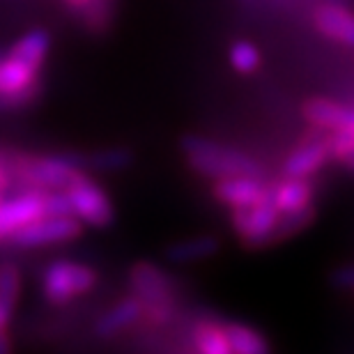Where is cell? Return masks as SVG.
<instances>
[{
	"label": "cell",
	"mask_w": 354,
	"mask_h": 354,
	"mask_svg": "<svg viewBox=\"0 0 354 354\" xmlns=\"http://www.w3.org/2000/svg\"><path fill=\"white\" fill-rule=\"evenodd\" d=\"M182 154L187 159V164L191 171H196L198 175L205 177H214V180H221V177H237V175H246V177H265V168L258 164L256 159H251L249 154L232 150V147L218 145L214 140H207L203 136H194V133H187L180 140Z\"/></svg>",
	"instance_id": "6da1fadb"
},
{
	"label": "cell",
	"mask_w": 354,
	"mask_h": 354,
	"mask_svg": "<svg viewBox=\"0 0 354 354\" xmlns=\"http://www.w3.org/2000/svg\"><path fill=\"white\" fill-rule=\"evenodd\" d=\"M129 288L140 304V317L147 324L161 327L173 320L177 299L175 286L173 279L161 267L140 260L129 269Z\"/></svg>",
	"instance_id": "7a4b0ae2"
},
{
	"label": "cell",
	"mask_w": 354,
	"mask_h": 354,
	"mask_svg": "<svg viewBox=\"0 0 354 354\" xmlns=\"http://www.w3.org/2000/svg\"><path fill=\"white\" fill-rule=\"evenodd\" d=\"M81 171L83 168L76 164L74 154H65V157H26V154H10L12 187H19V191L67 189V184Z\"/></svg>",
	"instance_id": "3957f363"
},
{
	"label": "cell",
	"mask_w": 354,
	"mask_h": 354,
	"mask_svg": "<svg viewBox=\"0 0 354 354\" xmlns=\"http://www.w3.org/2000/svg\"><path fill=\"white\" fill-rule=\"evenodd\" d=\"M39 69L14 51L0 53V109H24L37 102L44 88Z\"/></svg>",
	"instance_id": "277c9868"
},
{
	"label": "cell",
	"mask_w": 354,
	"mask_h": 354,
	"mask_svg": "<svg viewBox=\"0 0 354 354\" xmlns=\"http://www.w3.org/2000/svg\"><path fill=\"white\" fill-rule=\"evenodd\" d=\"M97 274L88 265L69 263V260H58L46 267L41 276V292L46 301L51 304H67L74 297L86 295L88 290L95 288Z\"/></svg>",
	"instance_id": "5b68a950"
},
{
	"label": "cell",
	"mask_w": 354,
	"mask_h": 354,
	"mask_svg": "<svg viewBox=\"0 0 354 354\" xmlns=\"http://www.w3.org/2000/svg\"><path fill=\"white\" fill-rule=\"evenodd\" d=\"M65 191L69 196V203H72L74 216L79 218V221L92 225V228H106V225L113 223L115 212H113L111 198L83 171L67 184Z\"/></svg>",
	"instance_id": "8992f818"
},
{
	"label": "cell",
	"mask_w": 354,
	"mask_h": 354,
	"mask_svg": "<svg viewBox=\"0 0 354 354\" xmlns=\"http://www.w3.org/2000/svg\"><path fill=\"white\" fill-rule=\"evenodd\" d=\"M276 218H279V207L272 203V198L249 207H232V228L249 249L269 246Z\"/></svg>",
	"instance_id": "52a82bcc"
},
{
	"label": "cell",
	"mask_w": 354,
	"mask_h": 354,
	"mask_svg": "<svg viewBox=\"0 0 354 354\" xmlns=\"http://www.w3.org/2000/svg\"><path fill=\"white\" fill-rule=\"evenodd\" d=\"M81 235V221L76 216H39L12 232L14 246H44L53 242H67Z\"/></svg>",
	"instance_id": "ba28073f"
},
{
	"label": "cell",
	"mask_w": 354,
	"mask_h": 354,
	"mask_svg": "<svg viewBox=\"0 0 354 354\" xmlns=\"http://www.w3.org/2000/svg\"><path fill=\"white\" fill-rule=\"evenodd\" d=\"M329 159H331L329 131L315 127V136L304 140V143L286 159V164H283V175L286 177H308L315 171H320Z\"/></svg>",
	"instance_id": "9c48e42d"
},
{
	"label": "cell",
	"mask_w": 354,
	"mask_h": 354,
	"mask_svg": "<svg viewBox=\"0 0 354 354\" xmlns=\"http://www.w3.org/2000/svg\"><path fill=\"white\" fill-rule=\"evenodd\" d=\"M39 216H44V191H21L10 201H0V242Z\"/></svg>",
	"instance_id": "30bf717a"
},
{
	"label": "cell",
	"mask_w": 354,
	"mask_h": 354,
	"mask_svg": "<svg viewBox=\"0 0 354 354\" xmlns=\"http://www.w3.org/2000/svg\"><path fill=\"white\" fill-rule=\"evenodd\" d=\"M212 194L218 203L228 205V207H249V205L269 201V184L263 182V177H221L216 180Z\"/></svg>",
	"instance_id": "8fae6325"
},
{
	"label": "cell",
	"mask_w": 354,
	"mask_h": 354,
	"mask_svg": "<svg viewBox=\"0 0 354 354\" xmlns=\"http://www.w3.org/2000/svg\"><path fill=\"white\" fill-rule=\"evenodd\" d=\"M301 111L304 118L320 129L354 131V106H343L329 99H308Z\"/></svg>",
	"instance_id": "7c38bea8"
},
{
	"label": "cell",
	"mask_w": 354,
	"mask_h": 354,
	"mask_svg": "<svg viewBox=\"0 0 354 354\" xmlns=\"http://www.w3.org/2000/svg\"><path fill=\"white\" fill-rule=\"evenodd\" d=\"M62 5L92 35H106L115 19V0H62Z\"/></svg>",
	"instance_id": "4fadbf2b"
},
{
	"label": "cell",
	"mask_w": 354,
	"mask_h": 354,
	"mask_svg": "<svg viewBox=\"0 0 354 354\" xmlns=\"http://www.w3.org/2000/svg\"><path fill=\"white\" fill-rule=\"evenodd\" d=\"M313 21L324 37L354 48V14L338 5H322L313 14Z\"/></svg>",
	"instance_id": "5bb4252c"
},
{
	"label": "cell",
	"mask_w": 354,
	"mask_h": 354,
	"mask_svg": "<svg viewBox=\"0 0 354 354\" xmlns=\"http://www.w3.org/2000/svg\"><path fill=\"white\" fill-rule=\"evenodd\" d=\"M269 196H272V203L279 207V212L297 209L313 203L315 184L308 177H286L281 182L269 184Z\"/></svg>",
	"instance_id": "9a60e30c"
},
{
	"label": "cell",
	"mask_w": 354,
	"mask_h": 354,
	"mask_svg": "<svg viewBox=\"0 0 354 354\" xmlns=\"http://www.w3.org/2000/svg\"><path fill=\"white\" fill-rule=\"evenodd\" d=\"M221 251V239L214 235H198V237H189L182 239V242H175L166 249V258L171 263L177 265H189V263H198V260H207L212 256Z\"/></svg>",
	"instance_id": "2e32d148"
},
{
	"label": "cell",
	"mask_w": 354,
	"mask_h": 354,
	"mask_svg": "<svg viewBox=\"0 0 354 354\" xmlns=\"http://www.w3.org/2000/svg\"><path fill=\"white\" fill-rule=\"evenodd\" d=\"M140 320V304L136 297H127V299L118 301L115 306L106 310L104 315H99V320L95 324V334L99 338H111L124 331L127 327H131L133 322Z\"/></svg>",
	"instance_id": "e0dca14e"
},
{
	"label": "cell",
	"mask_w": 354,
	"mask_h": 354,
	"mask_svg": "<svg viewBox=\"0 0 354 354\" xmlns=\"http://www.w3.org/2000/svg\"><path fill=\"white\" fill-rule=\"evenodd\" d=\"M194 350L201 354H228V338H225L223 324H216L212 320H198L191 331Z\"/></svg>",
	"instance_id": "ac0fdd59"
},
{
	"label": "cell",
	"mask_w": 354,
	"mask_h": 354,
	"mask_svg": "<svg viewBox=\"0 0 354 354\" xmlns=\"http://www.w3.org/2000/svg\"><path fill=\"white\" fill-rule=\"evenodd\" d=\"M74 159L83 171H122L133 164V152L127 147H113L92 154H74Z\"/></svg>",
	"instance_id": "d6986e66"
},
{
	"label": "cell",
	"mask_w": 354,
	"mask_h": 354,
	"mask_svg": "<svg viewBox=\"0 0 354 354\" xmlns=\"http://www.w3.org/2000/svg\"><path fill=\"white\" fill-rule=\"evenodd\" d=\"M313 221H315L313 203L304 205V207H297V209L279 212V218H276V225L272 230V237H269V244H279V242H283V239L297 235L299 230L308 228Z\"/></svg>",
	"instance_id": "ffe728a7"
},
{
	"label": "cell",
	"mask_w": 354,
	"mask_h": 354,
	"mask_svg": "<svg viewBox=\"0 0 354 354\" xmlns=\"http://www.w3.org/2000/svg\"><path fill=\"white\" fill-rule=\"evenodd\" d=\"M225 329V338H228V348L235 354H267L269 352V343L267 338L260 334V331L244 327V324L230 322L223 324Z\"/></svg>",
	"instance_id": "44dd1931"
},
{
	"label": "cell",
	"mask_w": 354,
	"mask_h": 354,
	"mask_svg": "<svg viewBox=\"0 0 354 354\" xmlns=\"http://www.w3.org/2000/svg\"><path fill=\"white\" fill-rule=\"evenodd\" d=\"M19 288H21V272L12 263L0 265V306L5 310H14L19 299Z\"/></svg>",
	"instance_id": "7402d4cb"
},
{
	"label": "cell",
	"mask_w": 354,
	"mask_h": 354,
	"mask_svg": "<svg viewBox=\"0 0 354 354\" xmlns=\"http://www.w3.org/2000/svg\"><path fill=\"white\" fill-rule=\"evenodd\" d=\"M230 65L242 74L256 72L260 65V53L251 41H235L230 46Z\"/></svg>",
	"instance_id": "603a6c76"
},
{
	"label": "cell",
	"mask_w": 354,
	"mask_h": 354,
	"mask_svg": "<svg viewBox=\"0 0 354 354\" xmlns=\"http://www.w3.org/2000/svg\"><path fill=\"white\" fill-rule=\"evenodd\" d=\"M44 216H74L72 203L65 189L44 191Z\"/></svg>",
	"instance_id": "cb8c5ba5"
},
{
	"label": "cell",
	"mask_w": 354,
	"mask_h": 354,
	"mask_svg": "<svg viewBox=\"0 0 354 354\" xmlns=\"http://www.w3.org/2000/svg\"><path fill=\"white\" fill-rule=\"evenodd\" d=\"M331 279H334L336 288L354 292V267H341L334 276H331Z\"/></svg>",
	"instance_id": "d4e9b609"
},
{
	"label": "cell",
	"mask_w": 354,
	"mask_h": 354,
	"mask_svg": "<svg viewBox=\"0 0 354 354\" xmlns=\"http://www.w3.org/2000/svg\"><path fill=\"white\" fill-rule=\"evenodd\" d=\"M12 189V173H10V154L0 150V191Z\"/></svg>",
	"instance_id": "484cf974"
},
{
	"label": "cell",
	"mask_w": 354,
	"mask_h": 354,
	"mask_svg": "<svg viewBox=\"0 0 354 354\" xmlns=\"http://www.w3.org/2000/svg\"><path fill=\"white\" fill-rule=\"evenodd\" d=\"M239 3H244V5H256L258 0H239Z\"/></svg>",
	"instance_id": "4316f807"
},
{
	"label": "cell",
	"mask_w": 354,
	"mask_h": 354,
	"mask_svg": "<svg viewBox=\"0 0 354 354\" xmlns=\"http://www.w3.org/2000/svg\"><path fill=\"white\" fill-rule=\"evenodd\" d=\"M0 201H3V191H0Z\"/></svg>",
	"instance_id": "83f0119b"
}]
</instances>
